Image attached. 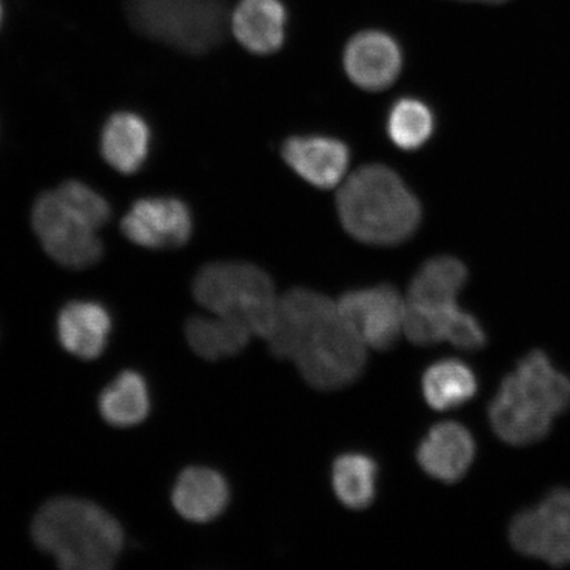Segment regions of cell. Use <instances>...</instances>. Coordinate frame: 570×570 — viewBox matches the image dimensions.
<instances>
[{
	"mask_svg": "<svg viewBox=\"0 0 570 570\" xmlns=\"http://www.w3.org/2000/svg\"><path fill=\"white\" fill-rule=\"evenodd\" d=\"M344 230L368 246L405 244L423 220L420 199L395 169L366 164L342 181L336 197Z\"/></svg>",
	"mask_w": 570,
	"mask_h": 570,
	"instance_id": "6da1fadb",
	"label": "cell"
},
{
	"mask_svg": "<svg viewBox=\"0 0 570 570\" xmlns=\"http://www.w3.org/2000/svg\"><path fill=\"white\" fill-rule=\"evenodd\" d=\"M569 407V377L537 348L518 362L514 373L504 377L489 405V420L504 443L531 445L543 440L553 419Z\"/></svg>",
	"mask_w": 570,
	"mask_h": 570,
	"instance_id": "7a4b0ae2",
	"label": "cell"
},
{
	"mask_svg": "<svg viewBox=\"0 0 570 570\" xmlns=\"http://www.w3.org/2000/svg\"><path fill=\"white\" fill-rule=\"evenodd\" d=\"M32 539L66 570H107L124 550L117 519L80 498H55L36 514Z\"/></svg>",
	"mask_w": 570,
	"mask_h": 570,
	"instance_id": "3957f363",
	"label": "cell"
},
{
	"mask_svg": "<svg viewBox=\"0 0 570 570\" xmlns=\"http://www.w3.org/2000/svg\"><path fill=\"white\" fill-rule=\"evenodd\" d=\"M197 303L212 315L245 324L254 336L267 340L275 324V285L265 269L246 262H214L198 271Z\"/></svg>",
	"mask_w": 570,
	"mask_h": 570,
	"instance_id": "277c9868",
	"label": "cell"
},
{
	"mask_svg": "<svg viewBox=\"0 0 570 570\" xmlns=\"http://www.w3.org/2000/svg\"><path fill=\"white\" fill-rule=\"evenodd\" d=\"M126 10L139 33L189 55L218 47L229 24L227 0H126Z\"/></svg>",
	"mask_w": 570,
	"mask_h": 570,
	"instance_id": "5b68a950",
	"label": "cell"
},
{
	"mask_svg": "<svg viewBox=\"0 0 570 570\" xmlns=\"http://www.w3.org/2000/svg\"><path fill=\"white\" fill-rule=\"evenodd\" d=\"M366 348L360 334L337 315L316 327L292 361L309 386L336 391L358 380L366 365Z\"/></svg>",
	"mask_w": 570,
	"mask_h": 570,
	"instance_id": "8992f818",
	"label": "cell"
},
{
	"mask_svg": "<svg viewBox=\"0 0 570 570\" xmlns=\"http://www.w3.org/2000/svg\"><path fill=\"white\" fill-rule=\"evenodd\" d=\"M32 227L45 252L63 267L87 269L102 258L97 227L63 202L56 189L36 198Z\"/></svg>",
	"mask_w": 570,
	"mask_h": 570,
	"instance_id": "52a82bcc",
	"label": "cell"
},
{
	"mask_svg": "<svg viewBox=\"0 0 570 570\" xmlns=\"http://www.w3.org/2000/svg\"><path fill=\"white\" fill-rule=\"evenodd\" d=\"M509 537L519 553L554 567L570 564V490L556 489L512 519Z\"/></svg>",
	"mask_w": 570,
	"mask_h": 570,
	"instance_id": "ba28073f",
	"label": "cell"
},
{
	"mask_svg": "<svg viewBox=\"0 0 570 570\" xmlns=\"http://www.w3.org/2000/svg\"><path fill=\"white\" fill-rule=\"evenodd\" d=\"M337 308L341 318L375 351L394 347L404 332L407 302L390 284L348 291L341 296Z\"/></svg>",
	"mask_w": 570,
	"mask_h": 570,
	"instance_id": "9c48e42d",
	"label": "cell"
},
{
	"mask_svg": "<svg viewBox=\"0 0 570 570\" xmlns=\"http://www.w3.org/2000/svg\"><path fill=\"white\" fill-rule=\"evenodd\" d=\"M122 232L132 244L153 248H176L188 244L194 233L189 206L175 197H146L134 203L122 219Z\"/></svg>",
	"mask_w": 570,
	"mask_h": 570,
	"instance_id": "30bf717a",
	"label": "cell"
},
{
	"mask_svg": "<svg viewBox=\"0 0 570 570\" xmlns=\"http://www.w3.org/2000/svg\"><path fill=\"white\" fill-rule=\"evenodd\" d=\"M342 66L355 87L366 91L386 90L402 75L403 49L387 32L361 31L346 42Z\"/></svg>",
	"mask_w": 570,
	"mask_h": 570,
	"instance_id": "8fae6325",
	"label": "cell"
},
{
	"mask_svg": "<svg viewBox=\"0 0 570 570\" xmlns=\"http://www.w3.org/2000/svg\"><path fill=\"white\" fill-rule=\"evenodd\" d=\"M338 315L337 303L309 288H294L279 297L275 324L267 338L276 358H294L302 342L327 321Z\"/></svg>",
	"mask_w": 570,
	"mask_h": 570,
	"instance_id": "7c38bea8",
	"label": "cell"
},
{
	"mask_svg": "<svg viewBox=\"0 0 570 570\" xmlns=\"http://www.w3.org/2000/svg\"><path fill=\"white\" fill-rule=\"evenodd\" d=\"M281 153L292 173L323 190L341 185L352 161L346 141L323 134L294 135L283 141Z\"/></svg>",
	"mask_w": 570,
	"mask_h": 570,
	"instance_id": "4fadbf2b",
	"label": "cell"
},
{
	"mask_svg": "<svg viewBox=\"0 0 570 570\" xmlns=\"http://www.w3.org/2000/svg\"><path fill=\"white\" fill-rule=\"evenodd\" d=\"M475 458V441L465 426L448 422L434 425L419 445L420 468L432 479L454 483L468 473Z\"/></svg>",
	"mask_w": 570,
	"mask_h": 570,
	"instance_id": "5bb4252c",
	"label": "cell"
},
{
	"mask_svg": "<svg viewBox=\"0 0 570 570\" xmlns=\"http://www.w3.org/2000/svg\"><path fill=\"white\" fill-rule=\"evenodd\" d=\"M288 10L283 0H239L232 13L235 39L247 52L269 56L287 40Z\"/></svg>",
	"mask_w": 570,
	"mask_h": 570,
	"instance_id": "9a60e30c",
	"label": "cell"
},
{
	"mask_svg": "<svg viewBox=\"0 0 570 570\" xmlns=\"http://www.w3.org/2000/svg\"><path fill=\"white\" fill-rule=\"evenodd\" d=\"M110 332V313L97 302H71L57 316L61 346L83 361L97 360L105 352Z\"/></svg>",
	"mask_w": 570,
	"mask_h": 570,
	"instance_id": "2e32d148",
	"label": "cell"
},
{
	"mask_svg": "<svg viewBox=\"0 0 570 570\" xmlns=\"http://www.w3.org/2000/svg\"><path fill=\"white\" fill-rule=\"evenodd\" d=\"M230 489L225 476L209 468L185 469L173 490V503L184 519L208 523L229 504Z\"/></svg>",
	"mask_w": 570,
	"mask_h": 570,
	"instance_id": "e0dca14e",
	"label": "cell"
},
{
	"mask_svg": "<svg viewBox=\"0 0 570 570\" xmlns=\"http://www.w3.org/2000/svg\"><path fill=\"white\" fill-rule=\"evenodd\" d=\"M468 277L469 271L462 261L451 255L433 256L412 277L405 302L413 309L448 308L458 304Z\"/></svg>",
	"mask_w": 570,
	"mask_h": 570,
	"instance_id": "ac0fdd59",
	"label": "cell"
},
{
	"mask_svg": "<svg viewBox=\"0 0 570 570\" xmlns=\"http://www.w3.org/2000/svg\"><path fill=\"white\" fill-rule=\"evenodd\" d=\"M151 131L138 114L120 111L107 120L101 135V153L110 167L124 175L138 173L146 163Z\"/></svg>",
	"mask_w": 570,
	"mask_h": 570,
	"instance_id": "d6986e66",
	"label": "cell"
},
{
	"mask_svg": "<svg viewBox=\"0 0 570 570\" xmlns=\"http://www.w3.org/2000/svg\"><path fill=\"white\" fill-rule=\"evenodd\" d=\"M253 336L240 321L217 315L190 317L185 325V337L191 351L206 361L237 355Z\"/></svg>",
	"mask_w": 570,
	"mask_h": 570,
	"instance_id": "ffe728a7",
	"label": "cell"
},
{
	"mask_svg": "<svg viewBox=\"0 0 570 570\" xmlns=\"http://www.w3.org/2000/svg\"><path fill=\"white\" fill-rule=\"evenodd\" d=\"M149 392L145 377L126 370L99 396L98 407L106 423L118 428L138 425L149 413Z\"/></svg>",
	"mask_w": 570,
	"mask_h": 570,
	"instance_id": "44dd1931",
	"label": "cell"
},
{
	"mask_svg": "<svg viewBox=\"0 0 570 570\" xmlns=\"http://www.w3.org/2000/svg\"><path fill=\"white\" fill-rule=\"evenodd\" d=\"M479 391L473 370L459 360L434 363L423 376V394L436 411L459 409L472 401Z\"/></svg>",
	"mask_w": 570,
	"mask_h": 570,
	"instance_id": "7402d4cb",
	"label": "cell"
},
{
	"mask_svg": "<svg viewBox=\"0 0 570 570\" xmlns=\"http://www.w3.org/2000/svg\"><path fill=\"white\" fill-rule=\"evenodd\" d=\"M436 116L430 105L417 97H402L391 105L386 116L387 138L402 151H417L433 138Z\"/></svg>",
	"mask_w": 570,
	"mask_h": 570,
	"instance_id": "603a6c76",
	"label": "cell"
},
{
	"mask_svg": "<svg viewBox=\"0 0 570 570\" xmlns=\"http://www.w3.org/2000/svg\"><path fill=\"white\" fill-rule=\"evenodd\" d=\"M377 466L368 455L348 453L334 462L332 482L338 501L351 510L367 509L376 493Z\"/></svg>",
	"mask_w": 570,
	"mask_h": 570,
	"instance_id": "cb8c5ba5",
	"label": "cell"
},
{
	"mask_svg": "<svg viewBox=\"0 0 570 570\" xmlns=\"http://www.w3.org/2000/svg\"><path fill=\"white\" fill-rule=\"evenodd\" d=\"M57 194L76 209L81 213L97 229H101L111 217V208L109 202L99 195L97 190L78 180H68L62 183L56 189Z\"/></svg>",
	"mask_w": 570,
	"mask_h": 570,
	"instance_id": "d4e9b609",
	"label": "cell"
},
{
	"mask_svg": "<svg viewBox=\"0 0 570 570\" xmlns=\"http://www.w3.org/2000/svg\"><path fill=\"white\" fill-rule=\"evenodd\" d=\"M446 341L461 351L474 352L487 345L488 337L480 321L460 309L449 327Z\"/></svg>",
	"mask_w": 570,
	"mask_h": 570,
	"instance_id": "484cf974",
	"label": "cell"
},
{
	"mask_svg": "<svg viewBox=\"0 0 570 570\" xmlns=\"http://www.w3.org/2000/svg\"><path fill=\"white\" fill-rule=\"evenodd\" d=\"M463 2H481L488 4H495L497 0H463Z\"/></svg>",
	"mask_w": 570,
	"mask_h": 570,
	"instance_id": "4316f807",
	"label": "cell"
},
{
	"mask_svg": "<svg viewBox=\"0 0 570 570\" xmlns=\"http://www.w3.org/2000/svg\"><path fill=\"white\" fill-rule=\"evenodd\" d=\"M2 19H3V7H2V2H0V24H2Z\"/></svg>",
	"mask_w": 570,
	"mask_h": 570,
	"instance_id": "83f0119b",
	"label": "cell"
}]
</instances>
